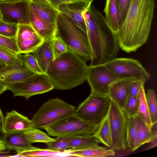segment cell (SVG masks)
<instances>
[{"instance_id":"cell-1","label":"cell","mask_w":157,"mask_h":157,"mask_svg":"<svg viewBox=\"0 0 157 157\" xmlns=\"http://www.w3.org/2000/svg\"><path fill=\"white\" fill-rule=\"evenodd\" d=\"M155 9V0H131L119 29L114 33L120 48L135 52L147 41Z\"/></svg>"},{"instance_id":"cell-2","label":"cell","mask_w":157,"mask_h":157,"mask_svg":"<svg viewBox=\"0 0 157 157\" xmlns=\"http://www.w3.org/2000/svg\"><path fill=\"white\" fill-rule=\"evenodd\" d=\"M83 17L91 50L90 66L104 64L116 58L120 48L105 17L92 6Z\"/></svg>"},{"instance_id":"cell-3","label":"cell","mask_w":157,"mask_h":157,"mask_svg":"<svg viewBox=\"0 0 157 157\" xmlns=\"http://www.w3.org/2000/svg\"><path fill=\"white\" fill-rule=\"evenodd\" d=\"M87 60L68 48L50 64L46 74L54 89H73L87 81Z\"/></svg>"},{"instance_id":"cell-4","label":"cell","mask_w":157,"mask_h":157,"mask_svg":"<svg viewBox=\"0 0 157 157\" xmlns=\"http://www.w3.org/2000/svg\"><path fill=\"white\" fill-rule=\"evenodd\" d=\"M55 25V36L60 39L67 48L86 60H91V50L86 33L59 12Z\"/></svg>"},{"instance_id":"cell-5","label":"cell","mask_w":157,"mask_h":157,"mask_svg":"<svg viewBox=\"0 0 157 157\" xmlns=\"http://www.w3.org/2000/svg\"><path fill=\"white\" fill-rule=\"evenodd\" d=\"M73 105L59 98L51 99L44 103L31 120L32 128L44 129L47 126L67 116L74 114Z\"/></svg>"},{"instance_id":"cell-6","label":"cell","mask_w":157,"mask_h":157,"mask_svg":"<svg viewBox=\"0 0 157 157\" xmlns=\"http://www.w3.org/2000/svg\"><path fill=\"white\" fill-rule=\"evenodd\" d=\"M111 101L108 94L91 93L75 109L74 114L97 127L108 114Z\"/></svg>"},{"instance_id":"cell-7","label":"cell","mask_w":157,"mask_h":157,"mask_svg":"<svg viewBox=\"0 0 157 157\" xmlns=\"http://www.w3.org/2000/svg\"><path fill=\"white\" fill-rule=\"evenodd\" d=\"M97 127L80 119L74 114L47 126L44 129L49 136H77L92 134Z\"/></svg>"},{"instance_id":"cell-8","label":"cell","mask_w":157,"mask_h":157,"mask_svg":"<svg viewBox=\"0 0 157 157\" xmlns=\"http://www.w3.org/2000/svg\"><path fill=\"white\" fill-rule=\"evenodd\" d=\"M108 115L111 138V148L114 150H125L127 147V117L123 110L112 100Z\"/></svg>"},{"instance_id":"cell-9","label":"cell","mask_w":157,"mask_h":157,"mask_svg":"<svg viewBox=\"0 0 157 157\" xmlns=\"http://www.w3.org/2000/svg\"><path fill=\"white\" fill-rule=\"evenodd\" d=\"M104 65L119 79L133 78L146 82L150 77V74L136 59L115 58Z\"/></svg>"},{"instance_id":"cell-10","label":"cell","mask_w":157,"mask_h":157,"mask_svg":"<svg viewBox=\"0 0 157 157\" xmlns=\"http://www.w3.org/2000/svg\"><path fill=\"white\" fill-rule=\"evenodd\" d=\"M8 85V90L13 93V96H22L26 99L54 89L46 74H35L22 81Z\"/></svg>"},{"instance_id":"cell-11","label":"cell","mask_w":157,"mask_h":157,"mask_svg":"<svg viewBox=\"0 0 157 157\" xmlns=\"http://www.w3.org/2000/svg\"><path fill=\"white\" fill-rule=\"evenodd\" d=\"M31 0L0 1V19L10 24L30 25L29 9Z\"/></svg>"},{"instance_id":"cell-12","label":"cell","mask_w":157,"mask_h":157,"mask_svg":"<svg viewBox=\"0 0 157 157\" xmlns=\"http://www.w3.org/2000/svg\"><path fill=\"white\" fill-rule=\"evenodd\" d=\"M118 79L104 64L88 67L87 81L91 93L108 95L110 85Z\"/></svg>"},{"instance_id":"cell-13","label":"cell","mask_w":157,"mask_h":157,"mask_svg":"<svg viewBox=\"0 0 157 157\" xmlns=\"http://www.w3.org/2000/svg\"><path fill=\"white\" fill-rule=\"evenodd\" d=\"M16 39L20 54L32 53L44 41L28 24L18 25Z\"/></svg>"},{"instance_id":"cell-14","label":"cell","mask_w":157,"mask_h":157,"mask_svg":"<svg viewBox=\"0 0 157 157\" xmlns=\"http://www.w3.org/2000/svg\"><path fill=\"white\" fill-rule=\"evenodd\" d=\"M92 3L82 1H71L60 5L58 11L70 19L87 33L86 23L83 15L90 10Z\"/></svg>"},{"instance_id":"cell-15","label":"cell","mask_w":157,"mask_h":157,"mask_svg":"<svg viewBox=\"0 0 157 157\" xmlns=\"http://www.w3.org/2000/svg\"><path fill=\"white\" fill-rule=\"evenodd\" d=\"M29 18L33 28L44 40H51L55 36V24L51 23L40 16L35 11L30 2L29 9Z\"/></svg>"},{"instance_id":"cell-16","label":"cell","mask_w":157,"mask_h":157,"mask_svg":"<svg viewBox=\"0 0 157 157\" xmlns=\"http://www.w3.org/2000/svg\"><path fill=\"white\" fill-rule=\"evenodd\" d=\"M6 133L24 132L32 128L31 120L15 110L6 113L3 125Z\"/></svg>"},{"instance_id":"cell-17","label":"cell","mask_w":157,"mask_h":157,"mask_svg":"<svg viewBox=\"0 0 157 157\" xmlns=\"http://www.w3.org/2000/svg\"><path fill=\"white\" fill-rule=\"evenodd\" d=\"M133 78L118 79L109 86L108 95L122 110L128 97V90Z\"/></svg>"},{"instance_id":"cell-18","label":"cell","mask_w":157,"mask_h":157,"mask_svg":"<svg viewBox=\"0 0 157 157\" xmlns=\"http://www.w3.org/2000/svg\"><path fill=\"white\" fill-rule=\"evenodd\" d=\"M24 132L6 133L3 141L6 149L17 152L28 151L36 148L33 146L24 134Z\"/></svg>"},{"instance_id":"cell-19","label":"cell","mask_w":157,"mask_h":157,"mask_svg":"<svg viewBox=\"0 0 157 157\" xmlns=\"http://www.w3.org/2000/svg\"><path fill=\"white\" fill-rule=\"evenodd\" d=\"M35 74L24 64L8 67L0 73V80L8 84L22 81Z\"/></svg>"},{"instance_id":"cell-20","label":"cell","mask_w":157,"mask_h":157,"mask_svg":"<svg viewBox=\"0 0 157 157\" xmlns=\"http://www.w3.org/2000/svg\"><path fill=\"white\" fill-rule=\"evenodd\" d=\"M138 131L137 149L146 143H150L157 137V123L149 125L139 115L135 116Z\"/></svg>"},{"instance_id":"cell-21","label":"cell","mask_w":157,"mask_h":157,"mask_svg":"<svg viewBox=\"0 0 157 157\" xmlns=\"http://www.w3.org/2000/svg\"><path fill=\"white\" fill-rule=\"evenodd\" d=\"M32 53L42 70L46 74L50 64L53 60L51 40H44L43 42Z\"/></svg>"},{"instance_id":"cell-22","label":"cell","mask_w":157,"mask_h":157,"mask_svg":"<svg viewBox=\"0 0 157 157\" xmlns=\"http://www.w3.org/2000/svg\"><path fill=\"white\" fill-rule=\"evenodd\" d=\"M70 153L73 157H105L114 155L115 152L112 149L101 147L82 149L70 148Z\"/></svg>"},{"instance_id":"cell-23","label":"cell","mask_w":157,"mask_h":157,"mask_svg":"<svg viewBox=\"0 0 157 157\" xmlns=\"http://www.w3.org/2000/svg\"><path fill=\"white\" fill-rule=\"evenodd\" d=\"M30 3L37 13L48 21L55 24L58 11L49 4L38 0H31Z\"/></svg>"},{"instance_id":"cell-24","label":"cell","mask_w":157,"mask_h":157,"mask_svg":"<svg viewBox=\"0 0 157 157\" xmlns=\"http://www.w3.org/2000/svg\"><path fill=\"white\" fill-rule=\"evenodd\" d=\"M100 140L93 134L73 136L69 144V148L82 149L100 147Z\"/></svg>"},{"instance_id":"cell-25","label":"cell","mask_w":157,"mask_h":157,"mask_svg":"<svg viewBox=\"0 0 157 157\" xmlns=\"http://www.w3.org/2000/svg\"><path fill=\"white\" fill-rule=\"evenodd\" d=\"M104 12L109 25L114 33L116 32L119 27L117 0H106Z\"/></svg>"},{"instance_id":"cell-26","label":"cell","mask_w":157,"mask_h":157,"mask_svg":"<svg viewBox=\"0 0 157 157\" xmlns=\"http://www.w3.org/2000/svg\"><path fill=\"white\" fill-rule=\"evenodd\" d=\"M70 148L59 151L49 148H36L28 151L20 152L24 157H71Z\"/></svg>"},{"instance_id":"cell-27","label":"cell","mask_w":157,"mask_h":157,"mask_svg":"<svg viewBox=\"0 0 157 157\" xmlns=\"http://www.w3.org/2000/svg\"><path fill=\"white\" fill-rule=\"evenodd\" d=\"M102 143L111 148V138L108 114L97 127L93 134Z\"/></svg>"},{"instance_id":"cell-28","label":"cell","mask_w":157,"mask_h":157,"mask_svg":"<svg viewBox=\"0 0 157 157\" xmlns=\"http://www.w3.org/2000/svg\"><path fill=\"white\" fill-rule=\"evenodd\" d=\"M138 131L135 117L127 118L126 128L127 146L131 151L137 149Z\"/></svg>"},{"instance_id":"cell-29","label":"cell","mask_w":157,"mask_h":157,"mask_svg":"<svg viewBox=\"0 0 157 157\" xmlns=\"http://www.w3.org/2000/svg\"><path fill=\"white\" fill-rule=\"evenodd\" d=\"M0 59L8 67L23 65L22 57L21 54H17L0 45Z\"/></svg>"},{"instance_id":"cell-30","label":"cell","mask_w":157,"mask_h":157,"mask_svg":"<svg viewBox=\"0 0 157 157\" xmlns=\"http://www.w3.org/2000/svg\"><path fill=\"white\" fill-rule=\"evenodd\" d=\"M139 101L137 115L140 116L148 124H152L148 108L146 95L144 86L141 88L137 96Z\"/></svg>"},{"instance_id":"cell-31","label":"cell","mask_w":157,"mask_h":157,"mask_svg":"<svg viewBox=\"0 0 157 157\" xmlns=\"http://www.w3.org/2000/svg\"><path fill=\"white\" fill-rule=\"evenodd\" d=\"M26 138L31 143L36 142L45 143L54 140L40 129L32 128L24 132Z\"/></svg>"},{"instance_id":"cell-32","label":"cell","mask_w":157,"mask_h":157,"mask_svg":"<svg viewBox=\"0 0 157 157\" xmlns=\"http://www.w3.org/2000/svg\"><path fill=\"white\" fill-rule=\"evenodd\" d=\"M73 136H63L56 137L54 140L45 143L48 148L59 151L69 148V144Z\"/></svg>"},{"instance_id":"cell-33","label":"cell","mask_w":157,"mask_h":157,"mask_svg":"<svg viewBox=\"0 0 157 157\" xmlns=\"http://www.w3.org/2000/svg\"><path fill=\"white\" fill-rule=\"evenodd\" d=\"M147 101L152 124L157 122V105L156 94L152 89L147 90Z\"/></svg>"},{"instance_id":"cell-34","label":"cell","mask_w":157,"mask_h":157,"mask_svg":"<svg viewBox=\"0 0 157 157\" xmlns=\"http://www.w3.org/2000/svg\"><path fill=\"white\" fill-rule=\"evenodd\" d=\"M22 57L23 64L30 70L36 74H46L42 70L33 54L25 53Z\"/></svg>"},{"instance_id":"cell-35","label":"cell","mask_w":157,"mask_h":157,"mask_svg":"<svg viewBox=\"0 0 157 157\" xmlns=\"http://www.w3.org/2000/svg\"><path fill=\"white\" fill-rule=\"evenodd\" d=\"M139 101L137 97H128L123 109L127 118L135 117L137 115Z\"/></svg>"},{"instance_id":"cell-36","label":"cell","mask_w":157,"mask_h":157,"mask_svg":"<svg viewBox=\"0 0 157 157\" xmlns=\"http://www.w3.org/2000/svg\"><path fill=\"white\" fill-rule=\"evenodd\" d=\"M51 45L53 60L66 52L68 48L65 44L59 38L55 36L51 40Z\"/></svg>"},{"instance_id":"cell-37","label":"cell","mask_w":157,"mask_h":157,"mask_svg":"<svg viewBox=\"0 0 157 157\" xmlns=\"http://www.w3.org/2000/svg\"><path fill=\"white\" fill-rule=\"evenodd\" d=\"M18 25L4 22L0 19V35L11 38H16Z\"/></svg>"},{"instance_id":"cell-38","label":"cell","mask_w":157,"mask_h":157,"mask_svg":"<svg viewBox=\"0 0 157 157\" xmlns=\"http://www.w3.org/2000/svg\"><path fill=\"white\" fill-rule=\"evenodd\" d=\"M0 45L17 54L19 53L16 38H11L0 35Z\"/></svg>"},{"instance_id":"cell-39","label":"cell","mask_w":157,"mask_h":157,"mask_svg":"<svg viewBox=\"0 0 157 157\" xmlns=\"http://www.w3.org/2000/svg\"><path fill=\"white\" fill-rule=\"evenodd\" d=\"M119 26L125 15L131 0H117Z\"/></svg>"},{"instance_id":"cell-40","label":"cell","mask_w":157,"mask_h":157,"mask_svg":"<svg viewBox=\"0 0 157 157\" xmlns=\"http://www.w3.org/2000/svg\"><path fill=\"white\" fill-rule=\"evenodd\" d=\"M145 82L139 80H134L130 85L128 90V97H137Z\"/></svg>"},{"instance_id":"cell-41","label":"cell","mask_w":157,"mask_h":157,"mask_svg":"<svg viewBox=\"0 0 157 157\" xmlns=\"http://www.w3.org/2000/svg\"><path fill=\"white\" fill-rule=\"evenodd\" d=\"M50 5L57 10L59 6L61 4L71 2L70 0H47ZM59 12V11H58Z\"/></svg>"},{"instance_id":"cell-42","label":"cell","mask_w":157,"mask_h":157,"mask_svg":"<svg viewBox=\"0 0 157 157\" xmlns=\"http://www.w3.org/2000/svg\"><path fill=\"white\" fill-rule=\"evenodd\" d=\"M9 85L0 80V94L8 90Z\"/></svg>"},{"instance_id":"cell-43","label":"cell","mask_w":157,"mask_h":157,"mask_svg":"<svg viewBox=\"0 0 157 157\" xmlns=\"http://www.w3.org/2000/svg\"><path fill=\"white\" fill-rule=\"evenodd\" d=\"M157 137L155 138L150 142L151 143L150 145L148 146L146 149V150H149L157 146Z\"/></svg>"},{"instance_id":"cell-44","label":"cell","mask_w":157,"mask_h":157,"mask_svg":"<svg viewBox=\"0 0 157 157\" xmlns=\"http://www.w3.org/2000/svg\"><path fill=\"white\" fill-rule=\"evenodd\" d=\"M6 133L3 130V127L0 125V141H3Z\"/></svg>"},{"instance_id":"cell-45","label":"cell","mask_w":157,"mask_h":157,"mask_svg":"<svg viewBox=\"0 0 157 157\" xmlns=\"http://www.w3.org/2000/svg\"><path fill=\"white\" fill-rule=\"evenodd\" d=\"M7 67L6 64L0 59V73L5 70Z\"/></svg>"},{"instance_id":"cell-46","label":"cell","mask_w":157,"mask_h":157,"mask_svg":"<svg viewBox=\"0 0 157 157\" xmlns=\"http://www.w3.org/2000/svg\"><path fill=\"white\" fill-rule=\"evenodd\" d=\"M4 117L2 113L0 108V125L3 127V123L4 121Z\"/></svg>"},{"instance_id":"cell-47","label":"cell","mask_w":157,"mask_h":157,"mask_svg":"<svg viewBox=\"0 0 157 157\" xmlns=\"http://www.w3.org/2000/svg\"><path fill=\"white\" fill-rule=\"evenodd\" d=\"M6 149L3 141H0V152L3 151Z\"/></svg>"},{"instance_id":"cell-48","label":"cell","mask_w":157,"mask_h":157,"mask_svg":"<svg viewBox=\"0 0 157 157\" xmlns=\"http://www.w3.org/2000/svg\"><path fill=\"white\" fill-rule=\"evenodd\" d=\"M71 1H82L86 2H92L94 1V0H70Z\"/></svg>"},{"instance_id":"cell-49","label":"cell","mask_w":157,"mask_h":157,"mask_svg":"<svg viewBox=\"0 0 157 157\" xmlns=\"http://www.w3.org/2000/svg\"><path fill=\"white\" fill-rule=\"evenodd\" d=\"M39 0V1H40L41 2H43L47 4H49L50 5V4L48 3V2H47V0Z\"/></svg>"},{"instance_id":"cell-50","label":"cell","mask_w":157,"mask_h":157,"mask_svg":"<svg viewBox=\"0 0 157 157\" xmlns=\"http://www.w3.org/2000/svg\"><path fill=\"white\" fill-rule=\"evenodd\" d=\"M17 0H0V1L2 2H10Z\"/></svg>"}]
</instances>
